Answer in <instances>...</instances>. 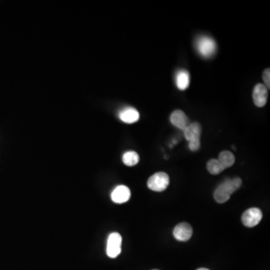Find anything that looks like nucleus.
<instances>
[{"mask_svg":"<svg viewBox=\"0 0 270 270\" xmlns=\"http://www.w3.org/2000/svg\"><path fill=\"white\" fill-rule=\"evenodd\" d=\"M243 181L239 177L231 180H224V182H221L214 192V197L215 200L218 203H224L228 201L231 197V194L235 192L237 189L240 188Z\"/></svg>","mask_w":270,"mask_h":270,"instance_id":"nucleus-1","label":"nucleus"},{"mask_svg":"<svg viewBox=\"0 0 270 270\" xmlns=\"http://www.w3.org/2000/svg\"><path fill=\"white\" fill-rule=\"evenodd\" d=\"M196 48L202 57L209 58L216 51V44L210 37L200 36L196 41Z\"/></svg>","mask_w":270,"mask_h":270,"instance_id":"nucleus-2","label":"nucleus"},{"mask_svg":"<svg viewBox=\"0 0 270 270\" xmlns=\"http://www.w3.org/2000/svg\"><path fill=\"white\" fill-rule=\"evenodd\" d=\"M170 178L165 172H158L153 174L147 182L149 188L152 191H163L168 188Z\"/></svg>","mask_w":270,"mask_h":270,"instance_id":"nucleus-3","label":"nucleus"},{"mask_svg":"<svg viewBox=\"0 0 270 270\" xmlns=\"http://www.w3.org/2000/svg\"><path fill=\"white\" fill-rule=\"evenodd\" d=\"M122 237L118 233H112L107 239V255L109 258H116L122 251Z\"/></svg>","mask_w":270,"mask_h":270,"instance_id":"nucleus-4","label":"nucleus"},{"mask_svg":"<svg viewBox=\"0 0 270 270\" xmlns=\"http://www.w3.org/2000/svg\"><path fill=\"white\" fill-rule=\"evenodd\" d=\"M262 218L263 213L259 208H250L242 215V221L247 228H253L261 222Z\"/></svg>","mask_w":270,"mask_h":270,"instance_id":"nucleus-5","label":"nucleus"},{"mask_svg":"<svg viewBox=\"0 0 270 270\" xmlns=\"http://www.w3.org/2000/svg\"><path fill=\"white\" fill-rule=\"evenodd\" d=\"M253 101L258 107L266 105L268 98V89L264 84H258L255 86L253 90Z\"/></svg>","mask_w":270,"mask_h":270,"instance_id":"nucleus-6","label":"nucleus"},{"mask_svg":"<svg viewBox=\"0 0 270 270\" xmlns=\"http://www.w3.org/2000/svg\"><path fill=\"white\" fill-rule=\"evenodd\" d=\"M193 230L188 223H180L177 224L174 230V236L178 241L186 242L191 239Z\"/></svg>","mask_w":270,"mask_h":270,"instance_id":"nucleus-7","label":"nucleus"},{"mask_svg":"<svg viewBox=\"0 0 270 270\" xmlns=\"http://www.w3.org/2000/svg\"><path fill=\"white\" fill-rule=\"evenodd\" d=\"M170 120L174 126L180 128V130H182V131H184L190 124L189 119L187 117L185 113L182 110H174L171 113Z\"/></svg>","mask_w":270,"mask_h":270,"instance_id":"nucleus-8","label":"nucleus"},{"mask_svg":"<svg viewBox=\"0 0 270 270\" xmlns=\"http://www.w3.org/2000/svg\"><path fill=\"white\" fill-rule=\"evenodd\" d=\"M131 197V191L129 188L125 185H119L116 187L111 194V199L114 203H124L128 201Z\"/></svg>","mask_w":270,"mask_h":270,"instance_id":"nucleus-9","label":"nucleus"},{"mask_svg":"<svg viewBox=\"0 0 270 270\" xmlns=\"http://www.w3.org/2000/svg\"><path fill=\"white\" fill-rule=\"evenodd\" d=\"M183 131L184 136L188 142L196 141V140H200L202 128L199 122H196L189 124Z\"/></svg>","mask_w":270,"mask_h":270,"instance_id":"nucleus-10","label":"nucleus"},{"mask_svg":"<svg viewBox=\"0 0 270 270\" xmlns=\"http://www.w3.org/2000/svg\"><path fill=\"white\" fill-rule=\"evenodd\" d=\"M119 117L122 122L125 123H134L139 119V112L134 107H126L119 112Z\"/></svg>","mask_w":270,"mask_h":270,"instance_id":"nucleus-11","label":"nucleus"},{"mask_svg":"<svg viewBox=\"0 0 270 270\" xmlns=\"http://www.w3.org/2000/svg\"><path fill=\"white\" fill-rule=\"evenodd\" d=\"M176 84L180 90H185L189 87V73L185 70H180L176 75Z\"/></svg>","mask_w":270,"mask_h":270,"instance_id":"nucleus-12","label":"nucleus"},{"mask_svg":"<svg viewBox=\"0 0 270 270\" xmlns=\"http://www.w3.org/2000/svg\"><path fill=\"white\" fill-rule=\"evenodd\" d=\"M218 161L224 169L231 168L235 162V156L229 151H223L218 156Z\"/></svg>","mask_w":270,"mask_h":270,"instance_id":"nucleus-13","label":"nucleus"},{"mask_svg":"<svg viewBox=\"0 0 270 270\" xmlns=\"http://www.w3.org/2000/svg\"><path fill=\"white\" fill-rule=\"evenodd\" d=\"M140 157L136 152L128 151L124 153L122 156V162L127 166L132 167L139 162Z\"/></svg>","mask_w":270,"mask_h":270,"instance_id":"nucleus-14","label":"nucleus"},{"mask_svg":"<svg viewBox=\"0 0 270 270\" xmlns=\"http://www.w3.org/2000/svg\"><path fill=\"white\" fill-rule=\"evenodd\" d=\"M208 171L212 175H217L224 171V168L220 163L218 159H211L206 165Z\"/></svg>","mask_w":270,"mask_h":270,"instance_id":"nucleus-15","label":"nucleus"},{"mask_svg":"<svg viewBox=\"0 0 270 270\" xmlns=\"http://www.w3.org/2000/svg\"><path fill=\"white\" fill-rule=\"evenodd\" d=\"M188 147H189L190 150H191V151H197L200 147V140L190 141V142H188Z\"/></svg>","mask_w":270,"mask_h":270,"instance_id":"nucleus-16","label":"nucleus"},{"mask_svg":"<svg viewBox=\"0 0 270 270\" xmlns=\"http://www.w3.org/2000/svg\"><path fill=\"white\" fill-rule=\"evenodd\" d=\"M270 69H267L264 71V73H263V79H264V83H265V86L267 87V88L270 89Z\"/></svg>","mask_w":270,"mask_h":270,"instance_id":"nucleus-17","label":"nucleus"},{"mask_svg":"<svg viewBox=\"0 0 270 270\" xmlns=\"http://www.w3.org/2000/svg\"><path fill=\"white\" fill-rule=\"evenodd\" d=\"M208 270V269H206V268H200V269H198V270Z\"/></svg>","mask_w":270,"mask_h":270,"instance_id":"nucleus-18","label":"nucleus"},{"mask_svg":"<svg viewBox=\"0 0 270 270\" xmlns=\"http://www.w3.org/2000/svg\"></svg>","mask_w":270,"mask_h":270,"instance_id":"nucleus-19","label":"nucleus"}]
</instances>
